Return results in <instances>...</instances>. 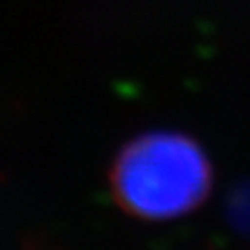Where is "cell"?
Segmentation results:
<instances>
[{
    "instance_id": "cell-1",
    "label": "cell",
    "mask_w": 250,
    "mask_h": 250,
    "mask_svg": "<svg viewBox=\"0 0 250 250\" xmlns=\"http://www.w3.org/2000/svg\"><path fill=\"white\" fill-rule=\"evenodd\" d=\"M213 169L192 138L144 134L123 148L111 169L115 200L125 213L167 221L198 208L210 192Z\"/></svg>"
}]
</instances>
